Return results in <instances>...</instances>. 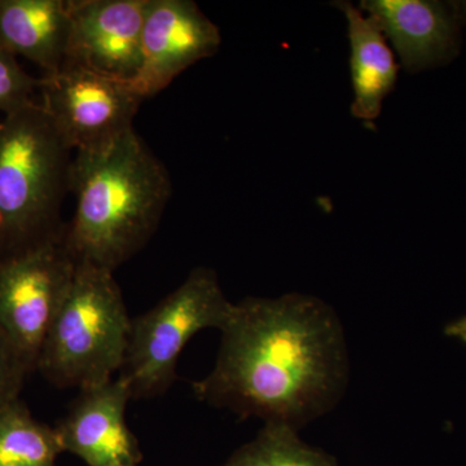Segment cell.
<instances>
[{"instance_id": "6da1fadb", "label": "cell", "mask_w": 466, "mask_h": 466, "mask_svg": "<svg viewBox=\"0 0 466 466\" xmlns=\"http://www.w3.org/2000/svg\"><path fill=\"white\" fill-rule=\"evenodd\" d=\"M213 370L193 383L198 400L299 431L329 412L348 382L345 334L324 300L290 293L235 303Z\"/></svg>"}, {"instance_id": "7a4b0ae2", "label": "cell", "mask_w": 466, "mask_h": 466, "mask_svg": "<svg viewBox=\"0 0 466 466\" xmlns=\"http://www.w3.org/2000/svg\"><path fill=\"white\" fill-rule=\"evenodd\" d=\"M76 205L66 241L78 263L115 272L148 244L171 196L165 165L131 130L108 148L76 153Z\"/></svg>"}, {"instance_id": "3957f363", "label": "cell", "mask_w": 466, "mask_h": 466, "mask_svg": "<svg viewBox=\"0 0 466 466\" xmlns=\"http://www.w3.org/2000/svg\"><path fill=\"white\" fill-rule=\"evenodd\" d=\"M72 152L36 101L0 121V262L66 233Z\"/></svg>"}, {"instance_id": "277c9868", "label": "cell", "mask_w": 466, "mask_h": 466, "mask_svg": "<svg viewBox=\"0 0 466 466\" xmlns=\"http://www.w3.org/2000/svg\"><path fill=\"white\" fill-rule=\"evenodd\" d=\"M115 272L78 263L36 370L61 389L94 388L124 366L131 318Z\"/></svg>"}, {"instance_id": "5b68a950", "label": "cell", "mask_w": 466, "mask_h": 466, "mask_svg": "<svg viewBox=\"0 0 466 466\" xmlns=\"http://www.w3.org/2000/svg\"><path fill=\"white\" fill-rule=\"evenodd\" d=\"M214 269L198 267L167 299L131 319L124 366L118 376L133 400L167 391L177 379V364L187 343L204 329L222 330L233 311Z\"/></svg>"}, {"instance_id": "8992f818", "label": "cell", "mask_w": 466, "mask_h": 466, "mask_svg": "<svg viewBox=\"0 0 466 466\" xmlns=\"http://www.w3.org/2000/svg\"><path fill=\"white\" fill-rule=\"evenodd\" d=\"M76 266L66 233L0 262V336L30 375L38 367L46 337L72 287Z\"/></svg>"}, {"instance_id": "52a82bcc", "label": "cell", "mask_w": 466, "mask_h": 466, "mask_svg": "<svg viewBox=\"0 0 466 466\" xmlns=\"http://www.w3.org/2000/svg\"><path fill=\"white\" fill-rule=\"evenodd\" d=\"M42 108L76 153L108 148L134 130L144 99L130 82L64 64L39 79Z\"/></svg>"}, {"instance_id": "ba28073f", "label": "cell", "mask_w": 466, "mask_h": 466, "mask_svg": "<svg viewBox=\"0 0 466 466\" xmlns=\"http://www.w3.org/2000/svg\"><path fill=\"white\" fill-rule=\"evenodd\" d=\"M149 0H70L66 63L133 82Z\"/></svg>"}, {"instance_id": "9c48e42d", "label": "cell", "mask_w": 466, "mask_h": 466, "mask_svg": "<svg viewBox=\"0 0 466 466\" xmlns=\"http://www.w3.org/2000/svg\"><path fill=\"white\" fill-rule=\"evenodd\" d=\"M219 29L191 0H149L142 66L131 85L144 100L164 91L193 64L219 50Z\"/></svg>"}, {"instance_id": "30bf717a", "label": "cell", "mask_w": 466, "mask_h": 466, "mask_svg": "<svg viewBox=\"0 0 466 466\" xmlns=\"http://www.w3.org/2000/svg\"><path fill=\"white\" fill-rule=\"evenodd\" d=\"M131 400L130 386L119 376L81 390L55 428L64 452L88 466H139L142 450L126 422Z\"/></svg>"}, {"instance_id": "8fae6325", "label": "cell", "mask_w": 466, "mask_h": 466, "mask_svg": "<svg viewBox=\"0 0 466 466\" xmlns=\"http://www.w3.org/2000/svg\"><path fill=\"white\" fill-rule=\"evenodd\" d=\"M359 8L375 18L408 73L447 66L461 47V25L451 2L363 0Z\"/></svg>"}, {"instance_id": "7c38bea8", "label": "cell", "mask_w": 466, "mask_h": 466, "mask_svg": "<svg viewBox=\"0 0 466 466\" xmlns=\"http://www.w3.org/2000/svg\"><path fill=\"white\" fill-rule=\"evenodd\" d=\"M333 5L348 21L350 70L354 91L351 115L372 124L381 115L383 101L394 91L400 64L375 18L346 0L334 2Z\"/></svg>"}, {"instance_id": "4fadbf2b", "label": "cell", "mask_w": 466, "mask_h": 466, "mask_svg": "<svg viewBox=\"0 0 466 466\" xmlns=\"http://www.w3.org/2000/svg\"><path fill=\"white\" fill-rule=\"evenodd\" d=\"M70 0H0V47L38 66L43 76L66 63Z\"/></svg>"}, {"instance_id": "5bb4252c", "label": "cell", "mask_w": 466, "mask_h": 466, "mask_svg": "<svg viewBox=\"0 0 466 466\" xmlns=\"http://www.w3.org/2000/svg\"><path fill=\"white\" fill-rule=\"evenodd\" d=\"M63 452L56 429L34 419L20 398L0 410V466H56Z\"/></svg>"}, {"instance_id": "9a60e30c", "label": "cell", "mask_w": 466, "mask_h": 466, "mask_svg": "<svg viewBox=\"0 0 466 466\" xmlns=\"http://www.w3.org/2000/svg\"><path fill=\"white\" fill-rule=\"evenodd\" d=\"M220 466H339L330 453L300 440L299 431L268 422Z\"/></svg>"}, {"instance_id": "2e32d148", "label": "cell", "mask_w": 466, "mask_h": 466, "mask_svg": "<svg viewBox=\"0 0 466 466\" xmlns=\"http://www.w3.org/2000/svg\"><path fill=\"white\" fill-rule=\"evenodd\" d=\"M39 79L27 75L16 56L0 47V112L12 115L34 103Z\"/></svg>"}, {"instance_id": "e0dca14e", "label": "cell", "mask_w": 466, "mask_h": 466, "mask_svg": "<svg viewBox=\"0 0 466 466\" xmlns=\"http://www.w3.org/2000/svg\"><path fill=\"white\" fill-rule=\"evenodd\" d=\"M29 375L14 350L0 336V410L20 398L21 389Z\"/></svg>"}, {"instance_id": "ac0fdd59", "label": "cell", "mask_w": 466, "mask_h": 466, "mask_svg": "<svg viewBox=\"0 0 466 466\" xmlns=\"http://www.w3.org/2000/svg\"><path fill=\"white\" fill-rule=\"evenodd\" d=\"M456 17H458L460 25L466 26V0H458V2H451Z\"/></svg>"}]
</instances>
